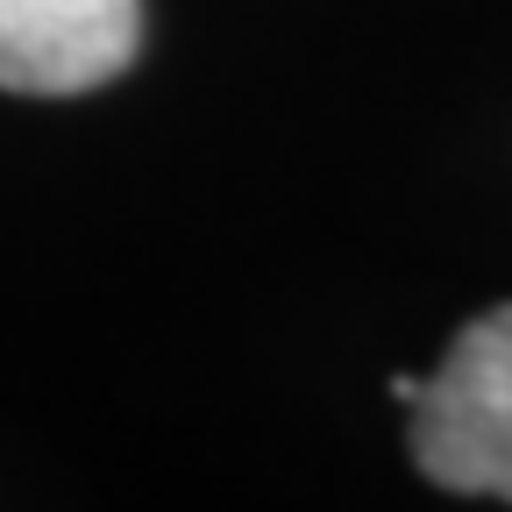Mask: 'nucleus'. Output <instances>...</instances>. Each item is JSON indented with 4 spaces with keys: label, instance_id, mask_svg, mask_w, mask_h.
Segmentation results:
<instances>
[{
    "label": "nucleus",
    "instance_id": "nucleus-2",
    "mask_svg": "<svg viewBox=\"0 0 512 512\" xmlns=\"http://www.w3.org/2000/svg\"><path fill=\"white\" fill-rule=\"evenodd\" d=\"M143 43V0H0V86L93 93Z\"/></svg>",
    "mask_w": 512,
    "mask_h": 512
},
{
    "label": "nucleus",
    "instance_id": "nucleus-1",
    "mask_svg": "<svg viewBox=\"0 0 512 512\" xmlns=\"http://www.w3.org/2000/svg\"><path fill=\"white\" fill-rule=\"evenodd\" d=\"M392 392L413 406V463L441 491L512 505V306L477 313L434 377H406Z\"/></svg>",
    "mask_w": 512,
    "mask_h": 512
}]
</instances>
